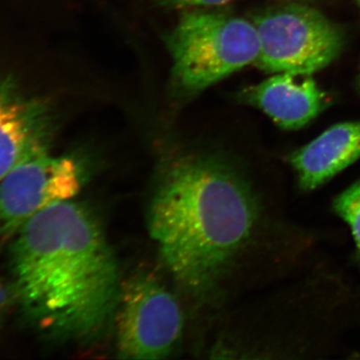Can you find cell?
Returning <instances> with one entry per match:
<instances>
[{
    "label": "cell",
    "instance_id": "obj_4",
    "mask_svg": "<svg viewBox=\"0 0 360 360\" xmlns=\"http://www.w3.org/2000/svg\"><path fill=\"white\" fill-rule=\"evenodd\" d=\"M259 40L257 68L269 73H312L340 56L345 37L321 11L300 4L264 9L253 16Z\"/></svg>",
    "mask_w": 360,
    "mask_h": 360
},
{
    "label": "cell",
    "instance_id": "obj_9",
    "mask_svg": "<svg viewBox=\"0 0 360 360\" xmlns=\"http://www.w3.org/2000/svg\"><path fill=\"white\" fill-rule=\"evenodd\" d=\"M360 158V122L329 127L290 155V162L304 191H314Z\"/></svg>",
    "mask_w": 360,
    "mask_h": 360
},
{
    "label": "cell",
    "instance_id": "obj_7",
    "mask_svg": "<svg viewBox=\"0 0 360 360\" xmlns=\"http://www.w3.org/2000/svg\"><path fill=\"white\" fill-rule=\"evenodd\" d=\"M240 98L288 130L309 124L329 104L328 94L312 75L300 72L274 73L264 82L243 90Z\"/></svg>",
    "mask_w": 360,
    "mask_h": 360
},
{
    "label": "cell",
    "instance_id": "obj_11",
    "mask_svg": "<svg viewBox=\"0 0 360 360\" xmlns=\"http://www.w3.org/2000/svg\"><path fill=\"white\" fill-rule=\"evenodd\" d=\"M229 1L231 0H155L158 6L167 9L222 6Z\"/></svg>",
    "mask_w": 360,
    "mask_h": 360
},
{
    "label": "cell",
    "instance_id": "obj_12",
    "mask_svg": "<svg viewBox=\"0 0 360 360\" xmlns=\"http://www.w3.org/2000/svg\"><path fill=\"white\" fill-rule=\"evenodd\" d=\"M14 300H16L15 292H14L13 286L9 288L8 285L1 278H0V319L8 312Z\"/></svg>",
    "mask_w": 360,
    "mask_h": 360
},
{
    "label": "cell",
    "instance_id": "obj_5",
    "mask_svg": "<svg viewBox=\"0 0 360 360\" xmlns=\"http://www.w3.org/2000/svg\"><path fill=\"white\" fill-rule=\"evenodd\" d=\"M116 317L122 359H165L181 338L184 319L179 302L148 274L122 284Z\"/></svg>",
    "mask_w": 360,
    "mask_h": 360
},
{
    "label": "cell",
    "instance_id": "obj_6",
    "mask_svg": "<svg viewBox=\"0 0 360 360\" xmlns=\"http://www.w3.org/2000/svg\"><path fill=\"white\" fill-rule=\"evenodd\" d=\"M82 186L72 158L41 146L30 151L0 180V232L13 236L46 208L73 200Z\"/></svg>",
    "mask_w": 360,
    "mask_h": 360
},
{
    "label": "cell",
    "instance_id": "obj_13",
    "mask_svg": "<svg viewBox=\"0 0 360 360\" xmlns=\"http://www.w3.org/2000/svg\"><path fill=\"white\" fill-rule=\"evenodd\" d=\"M357 2H359V6H360V0H357Z\"/></svg>",
    "mask_w": 360,
    "mask_h": 360
},
{
    "label": "cell",
    "instance_id": "obj_3",
    "mask_svg": "<svg viewBox=\"0 0 360 360\" xmlns=\"http://www.w3.org/2000/svg\"><path fill=\"white\" fill-rule=\"evenodd\" d=\"M214 7L186 8L165 41L172 58L170 89L189 101L255 63L259 40L252 21Z\"/></svg>",
    "mask_w": 360,
    "mask_h": 360
},
{
    "label": "cell",
    "instance_id": "obj_2",
    "mask_svg": "<svg viewBox=\"0 0 360 360\" xmlns=\"http://www.w3.org/2000/svg\"><path fill=\"white\" fill-rule=\"evenodd\" d=\"M259 221V200L238 170L220 158L193 155L165 174L148 229L175 278L202 291L250 245Z\"/></svg>",
    "mask_w": 360,
    "mask_h": 360
},
{
    "label": "cell",
    "instance_id": "obj_8",
    "mask_svg": "<svg viewBox=\"0 0 360 360\" xmlns=\"http://www.w3.org/2000/svg\"><path fill=\"white\" fill-rule=\"evenodd\" d=\"M51 117L45 104L0 77V180L34 149L46 146Z\"/></svg>",
    "mask_w": 360,
    "mask_h": 360
},
{
    "label": "cell",
    "instance_id": "obj_10",
    "mask_svg": "<svg viewBox=\"0 0 360 360\" xmlns=\"http://www.w3.org/2000/svg\"><path fill=\"white\" fill-rule=\"evenodd\" d=\"M333 206L336 214L352 229L360 257V180L338 194Z\"/></svg>",
    "mask_w": 360,
    "mask_h": 360
},
{
    "label": "cell",
    "instance_id": "obj_1",
    "mask_svg": "<svg viewBox=\"0 0 360 360\" xmlns=\"http://www.w3.org/2000/svg\"><path fill=\"white\" fill-rule=\"evenodd\" d=\"M16 300L39 328L89 340L116 314L122 284L101 224L73 201L39 212L13 236Z\"/></svg>",
    "mask_w": 360,
    "mask_h": 360
}]
</instances>
